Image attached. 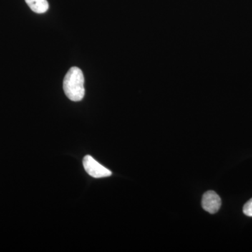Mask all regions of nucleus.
Listing matches in <instances>:
<instances>
[{
	"label": "nucleus",
	"mask_w": 252,
	"mask_h": 252,
	"mask_svg": "<svg viewBox=\"0 0 252 252\" xmlns=\"http://www.w3.org/2000/svg\"><path fill=\"white\" fill-rule=\"evenodd\" d=\"M63 90L68 98L73 102H79L84 98V77L79 67H73L68 71L63 80Z\"/></svg>",
	"instance_id": "nucleus-1"
},
{
	"label": "nucleus",
	"mask_w": 252,
	"mask_h": 252,
	"mask_svg": "<svg viewBox=\"0 0 252 252\" xmlns=\"http://www.w3.org/2000/svg\"><path fill=\"white\" fill-rule=\"evenodd\" d=\"M83 165L86 172L94 178H103L112 175V172L91 157L86 156L83 160Z\"/></svg>",
	"instance_id": "nucleus-2"
},
{
	"label": "nucleus",
	"mask_w": 252,
	"mask_h": 252,
	"mask_svg": "<svg viewBox=\"0 0 252 252\" xmlns=\"http://www.w3.org/2000/svg\"><path fill=\"white\" fill-rule=\"evenodd\" d=\"M221 200L218 194L213 190H209L204 194L202 199V206L205 211L215 214L220 210Z\"/></svg>",
	"instance_id": "nucleus-3"
},
{
	"label": "nucleus",
	"mask_w": 252,
	"mask_h": 252,
	"mask_svg": "<svg viewBox=\"0 0 252 252\" xmlns=\"http://www.w3.org/2000/svg\"><path fill=\"white\" fill-rule=\"evenodd\" d=\"M26 2L32 11L36 14H44L49 9L47 0H26Z\"/></svg>",
	"instance_id": "nucleus-4"
},
{
	"label": "nucleus",
	"mask_w": 252,
	"mask_h": 252,
	"mask_svg": "<svg viewBox=\"0 0 252 252\" xmlns=\"http://www.w3.org/2000/svg\"><path fill=\"white\" fill-rule=\"evenodd\" d=\"M243 212L248 217H252V198L245 204L243 207Z\"/></svg>",
	"instance_id": "nucleus-5"
}]
</instances>
